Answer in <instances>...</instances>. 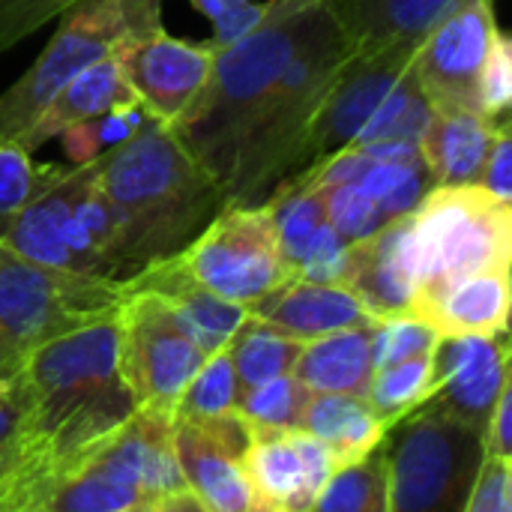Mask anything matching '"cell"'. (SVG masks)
I'll list each match as a JSON object with an SVG mask.
<instances>
[{
    "instance_id": "cell-1",
    "label": "cell",
    "mask_w": 512,
    "mask_h": 512,
    "mask_svg": "<svg viewBox=\"0 0 512 512\" xmlns=\"http://www.w3.org/2000/svg\"><path fill=\"white\" fill-rule=\"evenodd\" d=\"M114 213L123 276L180 255L228 204L213 174L171 126L144 117L129 141L96 159Z\"/></svg>"
},
{
    "instance_id": "cell-2",
    "label": "cell",
    "mask_w": 512,
    "mask_h": 512,
    "mask_svg": "<svg viewBox=\"0 0 512 512\" xmlns=\"http://www.w3.org/2000/svg\"><path fill=\"white\" fill-rule=\"evenodd\" d=\"M21 372L36 438L57 474L102 447L135 414L117 369V315L42 345Z\"/></svg>"
},
{
    "instance_id": "cell-3",
    "label": "cell",
    "mask_w": 512,
    "mask_h": 512,
    "mask_svg": "<svg viewBox=\"0 0 512 512\" xmlns=\"http://www.w3.org/2000/svg\"><path fill=\"white\" fill-rule=\"evenodd\" d=\"M351 54V42L339 30L327 0H321L300 48L270 87L234 150L222 186L228 204L261 207L279 186L297 177L312 117L333 75Z\"/></svg>"
},
{
    "instance_id": "cell-4",
    "label": "cell",
    "mask_w": 512,
    "mask_h": 512,
    "mask_svg": "<svg viewBox=\"0 0 512 512\" xmlns=\"http://www.w3.org/2000/svg\"><path fill=\"white\" fill-rule=\"evenodd\" d=\"M321 0H273V15L228 48H216L210 75L192 105L171 123L174 135L213 174L219 186L231 171L234 150L300 48Z\"/></svg>"
},
{
    "instance_id": "cell-5",
    "label": "cell",
    "mask_w": 512,
    "mask_h": 512,
    "mask_svg": "<svg viewBox=\"0 0 512 512\" xmlns=\"http://www.w3.org/2000/svg\"><path fill=\"white\" fill-rule=\"evenodd\" d=\"M411 315L447 285L512 264V201L480 183L435 186L408 219Z\"/></svg>"
},
{
    "instance_id": "cell-6",
    "label": "cell",
    "mask_w": 512,
    "mask_h": 512,
    "mask_svg": "<svg viewBox=\"0 0 512 512\" xmlns=\"http://www.w3.org/2000/svg\"><path fill=\"white\" fill-rule=\"evenodd\" d=\"M126 288L105 279H87L51 270L0 243V381L48 342L117 315Z\"/></svg>"
},
{
    "instance_id": "cell-7",
    "label": "cell",
    "mask_w": 512,
    "mask_h": 512,
    "mask_svg": "<svg viewBox=\"0 0 512 512\" xmlns=\"http://www.w3.org/2000/svg\"><path fill=\"white\" fill-rule=\"evenodd\" d=\"M390 512H465L483 462V435L423 402L384 435Z\"/></svg>"
},
{
    "instance_id": "cell-8",
    "label": "cell",
    "mask_w": 512,
    "mask_h": 512,
    "mask_svg": "<svg viewBox=\"0 0 512 512\" xmlns=\"http://www.w3.org/2000/svg\"><path fill=\"white\" fill-rule=\"evenodd\" d=\"M210 354L156 294L126 291L117 309V369L135 411L171 414Z\"/></svg>"
},
{
    "instance_id": "cell-9",
    "label": "cell",
    "mask_w": 512,
    "mask_h": 512,
    "mask_svg": "<svg viewBox=\"0 0 512 512\" xmlns=\"http://www.w3.org/2000/svg\"><path fill=\"white\" fill-rule=\"evenodd\" d=\"M177 258L195 282L246 309L294 279L267 204H225Z\"/></svg>"
},
{
    "instance_id": "cell-10",
    "label": "cell",
    "mask_w": 512,
    "mask_h": 512,
    "mask_svg": "<svg viewBox=\"0 0 512 512\" xmlns=\"http://www.w3.org/2000/svg\"><path fill=\"white\" fill-rule=\"evenodd\" d=\"M123 36H129V21L120 0H78L69 6L33 66L0 93V135L18 138L27 132L39 111L75 75L111 57Z\"/></svg>"
},
{
    "instance_id": "cell-11",
    "label": "cell",
    "mask_w": 512,
    "mask_h": 512,
    "mask_svg": "<svg viewBox=\"0 0 512 512\" xmlns=\"http://www.w3.org/2000/svg\"><path fill=\"white\" fill-rule=\"evenodd\" d=\"M414 51L417 45L399 42V45H387L378 51H354L339 66V72L333 75L312 117L297 177L309 171L312 165H318L321 159H327L330 153L345 150L360 141L363 129L381 108L384 96L408 72Z\"/></svg>"
},
{
    "instance_id": "cell-12",
    "label": "cell",
    "mask_w": 512,
    "mask_h": 512,
    "mask_svg": "<svg viewBox=\"0 0 512 512\" xmlns=\"http://www.w3.org/2000/svg\"><path fill=\"white\" fill-rule=\"evenodd\" d=\"M213 42H189L165 27L123 36L111 60L132 87L141 111L165 126L177 123L204 87L213 66Z\"/></svg>"
},
{
    "instance_id": "cell-13",
    "label": "cell",
    "mask_w": 512,
    "mask_h": 512,
    "mask_svg": "<svg viewBox=\"0 0 512 512\" xmlns=\"http://www.w3.org/2000/svg\"><path fill=\"white\" fill-rule=\"evenodd\" d=\"M498 27L492 0H462L417 45L411 72L432 108L477 111V81Z\"/></svg>"
},
{
    "instance_id": "cell-14",
    "label": "cell",
    "mask_w": 512,
    "mask_h": 512,
    "mask_svg": "<svg viewBox=\"0 0 512 512\" xmlns=\"http://www.w3.org/2000/svg\"><path fill=\"white\" fill-rule=\"evenodd\" d=\"M249 441L252 429L237 411L213 420H174V453L183 483L207 512H261L243 471Z\"/></svg>"
},
{
    "instance_id": "cell-15",
    "label": "cell",
    "mask_w": 512,
    "mask_h": 512,
    "mask_svg": "<svg viewBox=\"0 0 512 512\" xmlns=\"http://www.w3.org/2000/svg\"><path fill=\"white\" fill-rule=\"evenodd\" d=\"M336 468L333 453L303 429H252L243 456L261 512H312Z\"/></svg>"
},
{
    "instance_id": "cell-16",
    "label": "cell",
    "mask_w": 512,
    "mask_h": 512,
    "mask_svg": "<svg viewBox=\"0 0 512 512\" xmlns=\"http://www.w3.org/2000/svg\"><path fill=\"white\" fill-rule=\"evenodd\" d=\"M432 369L435 378L426 402L483 435L501 390L510 387L507 333L438 339Z\"/></svg>"
},
{
    "instance_id": "cell-17",
    "label": "cell",
    "mask_w": 512,
    "mask_h": 512,
    "mask_svg": "<svg viewBox=\"0 0 512 512\" xmlns=\"http://www.w3.org/2000/svg\"><path fill=\"white\" fill-rule=\"evenodd\" d=\"M69 195H72V165L63 168V174L15 216V222L9 225L0 243L9 252L21 255L24 261L87 276V279H105L99 255L93 252L87 234L72 216Z\"/></svg>"
},
{
    "instance_id": "cell-18",
    "label": "cell",
    "mask_w": 512,
    "mask_h": 512,
    "mask_svg": "<svg viewBox=\"0 0 512 512\" xmlns=\"http://www.w3.org/2000/svg\"><path fill=\"white\" fill-rule=\"evenodd\" d=\"M54 477L57 468L33 429L27 378L15 372L0 384V512H27Z\"/></svg>"
},
{
    "instance_id": "cell-19",
    "label": "cell",
    "mask_w": 512,
    "mask_h": 512,
    "mask_svg": "<svg viewBox=\"0 0 512 512\" xmlns=\"http://www.w3.org/2000/svg\"><path fill=\"white\" fill-rule=\"evenodd\" d=\"M246 312L297 342H312L330 333L381 324L348 288L306 282L297 276L252 303Z\"/></svg>"
},
{
    "instance_id": "cell-20",
    "label": "cell",
    "mask_w": 512,
    "mask_h": 512,
    "mask_svg": "<svg viewBox=\"0 0 512 512\" xmlns=\"http://www.w3.org/2000/svg\"><path fill=\"white\" fill-rule=\"evenodd\" d=\"M408 219L387 222L378 234L351 243L342 273V288H348L378 321L411 315L414 282L408 270Z\"/></svg>"
},
{
    "instance_id": "cell-21",
    "label": "cell",
    "mask_w": 512,
    "mask_h": 512,
    "mask_svg": "<svg viewBox=\"0 0 512 512\" xmlns=\"http://www.w3.org/2000/svg\"><path fill=\"white\" fill-rule=\"evenodd\" d=\"M114 435L60 471L27 512H129L144 501L138 477L114 444Z\"/></svg>"
},
{
    "instance_id": "cell-22",
    "label": "cell",
    "mask_w": 512,
    "mask_h": 512,
    "mask_svg": "<svg viewBox=\"0 0 512 512\" xmlns=\"http://www.w3.org/2000/svg\"><path fill=\"white\" fill-rule=\"evenodd\" d=\"M123 288L162 297L183 318V324L192 330V336L198 339V345L207 354H216L219 348H225L228 339L234 336V330L249 315L246 306L228 303L219 294H213L210 288H204L201 282H195L177 255L162 261V264L147 267L144 273H138Z\"/></svg>"
},
{
    "instance_id": "cell-23",
    "label": "cell",
    "mask_w": 512,
    "mask_h": 512,
    "mask_svg": "<svg viewBox=\"0 0 512 512\" xmlns=\"http://www.w3.org/2000/svg\"><path fill=\"white\" fill-rule=\"evenodd\" d=\"M462 0H327L354 51L420 45Z\"/></svg>"
},
{
    "instance_id": "cell-24",
    "label": "cell",
    "mask_w": 512,
    "mask_h": 512,
    "mask_svg": "<svg viewBox=\"0 0 512 512\" xmlns=\"http://www.w3.org/2000/svg\"><path fill=\"white\" fill-rule=\"evenodd\" d=\"M504 123H492L465 108H432L429 126L417 147L435 186L480 183L483 165Z\"/></svg>"
},
{
    "instance_id": "cell-25",
    "label": "cell",
    "mask_w": 512,
    "mask_h": 512,
    "mask_svg": "<svg viewBox=\"0 0 512 512\" xmlns=\"http://www.w3.org/2000/svg\"><path fill=\"white\" fill-rule=\"evenodd\" d=\"M411 318L429 324L438 339L501 336L510 321V270L465 276L426 300Z\"/></svg>"
},
{
    "instance_id": "cell-26",
    "label": "cell",
    "mask_w": 512,
    "mask_h": 512,
    "mask_svg": "<svg viewBox=\"0 0 512 512\" xmlns=\"http://www.w3.org/2000/svg\"><path fill=\"white\" fill-rule=\"evenodd\" d=\"M129 105H138V99H135L132 87L126 84V78L120 75L117 63L111 57H105V60L93 63L90 69H84L81 75H75L39 111V117L30 123V129L21 132L15 141L27 153H33L42 144H48L51 138H57L63 129H69L75 123H84L90 117L117 111V108H129Z\"/></svg>"
},
{
    "instance_id": "cell-27",
    "label": "cell",
    "mask_w": 512,
    "mask_h": 512,
    "mask_svg": "<svg viewBox=\"0 0 512 512\" xmlns=\"http://www.w3.org/2000/svg\"><path fill=\"white\" fill-rule=\"evenodd\" d=\"M375 327L342 330L306 342L291 375L309 393L366 399L375 375Z\"/></svg>"
},
{
    "instance_id": "cell-28",
    "label": "cell",
    "mask_w": 512,
    "mask_h": 512,
    "mask_svg": "<svg viewBox=\"0 0 512 512\" xmlns=\"http://www.w3.org/2000/svg\"><path fill=\"white\" fill-rule=\"evenodd\" d=\"M300 429L318 438L339 468L366 459L387 435V426L366 399L339 393H312Z\"/></svg>"
},
{
    "instance_id": "cell-29",
    "label": "cell",
    "mask_w": 512,
    "mask_h": 512,
    "mask_svg": "<svg viewBox=\"0 0 512 512\" xmlns=\"http://www.w3.org/2000/svg\"><path fill=\"white\" fill-rule=\"evenodd\" d=\"M303 345L306 342L288 339L279 330H273L270 324L258 321L255 315H246L243 324L234 330V336L225 345V351L231 357L234 378H237V396H243L273 378L291 375Z\"/></svg>"
},
{
    "instance_id": "cell-30",
    "label": "cell",
    "mask_w": 512,
    "mask_h": 512,
    "mask_svg": "<svg viewBox=\"0 0 512 512\" xmlns=\"http://www.w3.org/2000/svg\"><path fill=\"white\" fill-rule=\"evenodd\" d=\"M312 512H390V471L384 441L366 459L336 468Z\"/></svg>"
},
{
    "instance_id": "cell-31",
    "label": "cell",
    "mask_w": 512,
    "mask_h": 512,
    "mask_svg": "<svg viewBox=\"0 0 512 512\" xmlns=\"http://www.w3.org/2000/svg\"><path fill=\"white\" fill-rule=\"evenodd\" d=\"M432 354L411 357V360H402V363L375 369L372 384H369V393H366V402L372 405V411L381 417V423L387 429L429 399L432 378H435Z\"/></svg>"
},
{
    "instance_id": "cell-32",
    "label": "cell",
    "mask_w": 512,
    "mask_h": 512,
    "mask_svg": "<svg viewBox=\"0 0 512 512\" xmlns=\"http://www.w3.org/2000/svg\"><path fill=\"white\" fill-rule=\"evenodd\" d=\"M357 186L378 204L381 216L393 222L411 216L435 189V180L423 162H369Z\"/></svg>"
},
{
    "instance_id": "cell-33",
    "label": "cell",
    "mask_w": 512,
    "mask_h": 512,
    "mask_svg": "<svg viewBox=\"0 0 512 512\" xmlns=\"http://www.w3.org/2000/svg\"><path fill=\"white\" fill-rule=\"evenodd\" d=\"M66 165H36L15 138L0 135V240L6 237L15 216L45 192Z\"/></svg>"
},
{
    "instance_id": "cell-34",
    "label": "cell",
    "mask_w": 512,
    "mask_h": 512,
    "mask_svg": "<svg viewBox=\"0 0 512 512\" xmlns=\"http://www.w3.org/2000/svg\"><path fill=\"white\" fill-rule=\"evenodd\" d=\"M432 117V105L423 96L411 66L408 72L393 84V90L384 96L381 108L375 111V117L369 120V126L363 129L357 144H369V141H408V144H420L426 126Z\"/></svg>"
},
{
    "instance_id": "cell-35",
    "label": "cell",
    "mask_w": 512,
    "mask_h": 512,
    "mask_svg": "<svg viewBox=\"0 0 512 512\" xmlns=\"http://www.w3.org/2000/svg\"><path fill=\"white\" fill-rule=\"evenodd\" d=\"M237 411V378L225 348L210 354L174 405V420H213Z\"/></svg>"
},
{
    "instance_id": "cell-36",
    "label": "cell",
    "mask_w": 512,
    "mask_h": 512,
    "mask_svg": "<svg viewBox=\"0 0 512 512\" xmlns=\"http://www.w3.org/2000/svg\"><path fill=\"white\" fill-rule=\"evenodd\" d=\"M267 207L273 213L285 261L294 270V264L300 261L309 240L327 225L324 192L321 189H279L267 201Z\"/></svg>"
},
{
    "instance_id": "cell-37",
    "label": "cell",
    "mask_w": 512,
    "mask_h": 512,
    "mask_svg": "<svg viewBox=\"0 0 512 512\" xmlns=\"http://www.w3.org/2000/svg\"><path fill=\"white\" fill-rule=\"evenodd\" d=\"M144 117L147 114L141 111V105H129V108H117V111L90 117L84 123H75V126L63 129L57 138L72 165H87V162H96L99 156H105L108 150L120 147L123 141H129Z\"/></svg>"
},
{
    "instance_id": "cell-38",
    "label": "cell",
    "mask_w": 512,
    "mask_h": 512,
    "mask_svg": "<svg viewBox=\"0 0 512 512\" xmlns=\"http://www.w3.org/2000/svg\"><path fill=\"white\" fill-rule=\"evenodd\" d=\"M309 396L294 375H282L237 396V414L249 429H300Z\"/></svg>"
},
{
    "instance_id": "cell-39",
    "label": "cell",
    "mask_w": 512,
    "mask_h": 512,
    "mask_svg": "<svg viewBox=\"0 0 512 512\" xmlns=\"http://www.w3.org/2000/svg\"><path fill=\"white\" fill-rule=\"evenodd\" d=\"M324 192V210H327V225L345 240V243H360L372 234H378L387 219L381 216L378 204L357 186H333L321 189Z\"/></svg>"
},
{
    "instance_id": "cell-40",
    "label": "cell",
    "mask_w": 512,
    "mask_h": 512,
    "mask_svg": "<svg viewBox=\"0 0 512 512\" xmlns=\"http://www.w3.org/2000/svg\"><path fill=\"white\" fill-rule=\"evenodd\" d=\"M512 105V42L510 36L498 27L492 36L480 81H477V111L492 120L504 123Z\"/></svg>"
},
{
    "instance_id": "cell-41",
    "label": "cell",
    "mask_w": 512,
    "mask_h": 512,
    "mask_svg": "<svg viewBox=\"0 0 512 512\" xmlns=\"http://www.w3.org/2000/svg\"><path fill=\"white\" fill-rule=\"evenodd\" d=\"M210 24H213V45L228 48L258 30L273 15V0H189Z\"/></svg>"
},
{
    "instance_id": "cell-42",
    "label": "cell",
    "mask_w": 512,
    "mask_h": 512,
    "mask_svg": "<svg viewBox=\"0 0 512 512\" xmlns=\"http://www.w3.org/2000/svg\"><path fill=\"white\" fill-rule=\"evenodd\" d=\"M435 345H438V333L420 318L402 315V318L381 321L375 327V369L432 354Z\"/></svg>"
},
{
    "instance_id": "cell-43",
    "label": "cell",
    "mask_w": 512,
    "mask_h": 512,
    "mask_svg": "<svg viewBox=\"0 0 512 512\" xmlns=\"http://www.w3.org/2000/svg\"><path fill=\"white\" fill-rule=\"evenodd\" d=\"M78 0H0V54L36 33L51 18H60Z\"/></svg>"
},
{
    "instance_id": "cell-44",
    "label": "cell",
    "mask_w": 512,
    "mask_h": 512,
    "mask_svg": "<svg viewBox=\"0 0 512 512\" xmlns=\"http://www.w3.org/2000/svg\"><path fill=\"white\" fill-rule=\"evenodd\" d=\"M465 512H512V462L483 456Z\"/></svg>"
},
{
    "instance_id": "cell-45",
    "label": "cell",
    "mask_w": 512,
    "mask_h": 512,
    "mask_svg": "<svg viewBox=\"0 0 512 512\" xmlns=\"http://www.w3.org/2000/svg\"><path fill=\"white\" fill-rule=\"evenodd\" d=\"M480 186L489 189L495 198L512 201V135L510 123L498 129V138L489 150V159L480 174Z\"/></svg>"
},
{
    "instance_id": "cell-46",
    "label": "cell",
    "mask_w": 512,
    "mask_h": 512,
    "mask_svg": "<svg viewBox=\"0 0 512 512\" xmlns=\"http://www.w3.org/2000/svg\"><path fill=\"white\" fill-rule=\"evenodd\" d=\"M512 384L501 390L489 420H486V429H483V453L492 456V459H507L512 462Z\"/></svg>"
},
{
    "instance_id": "cell-47",
    "label": "cell",
    "mask_w": 512,
    "mask_h": 512,
    "mask_svg": "<svg viewBox=\"0 0 512 512\" xmlns=\"http://www.w3.org/2000/svg\"><path fill=\"white\" fill-rule=\"evenodd\" d=\"M129 512H207L204 504L189 492H171V495H159V498H147V501H138Z\"/></svg>"
},
{
    "instance_id": "cell-48",
    "label": "cell",
    "mask_w": 512,
    "mask_h": 512,
    "mask_svg": "<svg viewBox=\"0 0 512 512\" xmlns=\"http://www.w3.org/2000/svg\"><path fill=\"white\" fill-rule=\"evenodd\" d=\"M6 381H9V378H6ZM0 384H3V381H0Z\"/></svg>"
}]
</instances>
